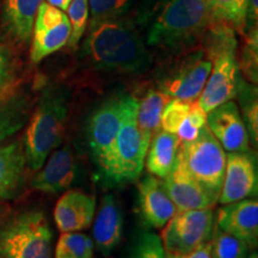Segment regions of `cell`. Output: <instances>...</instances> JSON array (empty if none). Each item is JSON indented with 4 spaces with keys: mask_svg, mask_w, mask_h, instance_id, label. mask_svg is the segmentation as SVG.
<instances>
[{
    "mask_svg": "<svg viewBox=\"0 0 258 258\" xmlns=\"http://www.w3.org/2000/svg\"><path fill=\"white\" fill-rule=\"evenodd\" d=\"M135 102L137 98L134 96L118 93L106 98L92 111L86 124V143L96 164L108 152L128 109Z\"/></svg>",
    "mask_w": 258,
    "mask_h": 258,
    "instance_id": "10",
    "label": "cell"
},
{
    "mask_svg": "<svg viewBox=\"0 0 258 258\" xmlns=\"http://www.w3.org/2000/svg\"><path fill=\"white\" fill-rule=\"evenodd\" d=\"M69 120V101L62 89H43L23 141L29 171L40 170L48 156L62 143Z\"/></svg>",
    "mask_w": 258,
    "mask_h": 258,
    "instance_id": "4",
    "label": "cell"
},
{
    "mask_svg": "<svg viewBox=\"0 0 258 258\" xmlns=\"http://www.w3.org/2000/svg\"><path fill=\"white\" fill-rule=\"evenodd\" d=\"M163 182L177 211L213 208L218 202L188 172L179 152L172 171Z\"/></svg>",
    "mask_w": 258,
    "mask_h": 258,
    "instance_id": "16",
    "label": "cell"
},
{
    "mask_svg": "<svg viewBox=\"0 0 258 258\" xmlns=\"http://www.w3.org/2000/svg\"><path fill=\"white\" fill-rule=\"evenodd\" d=\"M70 35L71 24L67 15L48 3H42L32 29L30 50L32 62H41L50 54L63 48L69 43Z\"/></svg>",
    "mask_w": 258,
    "mask_h": 258,
    "instance_id": "11",
    "label": "cell"
},
{
    "mask_svg": "<svg viewBox=\"0 0 258 258\" xmlns=\"http://www.w3.org/2000/svg\"><path fill=\"white\" fill-rule=\"evenodd\" d=\"M28 170L23 141L0 144V200L17 199L23 192Z\"/></svg>",
    "mask_w": 258,
    "mask_h": 258,
    "instance_id": "19",
    "label": "cell"
},
{
    "mask_svg": "<svg viewBox=\"0 0 258 258\" xmlns=\"http://www.w3.org/2000/svg\"><path fill=\"white\" fill-rule=\"evenodd\" d=\"M170 99L169 96L158 89H148L140 98H137V123L147 145L160 129L161 114Z\"/></svg>",
    "mask_w": 258,
    "mask_h": 258,
    "instance_id": "24",
    "label": "cell"
},
{
    "mask_svg": "<svg viewBox=\"0 0 258 258\" xmlns=\"http://www.w3.org/2000/svg\"><path fill=\"white\" fill-rule=\"evenodd\" d=\"M239 63V70L243 71L244 76L249 83L257 84L258 79V30L245 31V43L243 54Z\"/></svg>",
    "mask_w": 258,
    "mask_h": 258,
    "instance_id": "32",
    "label": "cell"
},
{
    "mask_svg": "<svg viewBox=\"0 0 258 258\" xmlns=\"http://www.w3.org/2000/svg\"><path fill=\"white\" fill-rule=\"evenodd\" d=\"M138 191L139 206L145 222L153 228H163L177 212L163 179L147 173L139 182Z\"/></svg>",
    "mask_w": 258,
    "mask_h": 258,
    "instance_id": "17",
    "label": "cell"
},
{
    "mask_svg": "<svg viewBox=\"0 0 258 258\" xmlns=\"http://www.w3.org/2000/svg\"><path fill=\"white\" fill-rule=\"evenodd\" d=\"M95 213V196L71 190L57 200L54 220L60 232H80L91 226Z\"/></svg>",
    "mask_w": 258,
    "mask_h": 258,
    "instance_id": "18",
    "label": "cell"
},
{
    "mask_svg": "<svg viewBox=\"0 0 258 258\" xmlns=\"http://www.w3.org/2000/svg\"><path fill=\"white\" fill-rule=\"evenodd\" d=\"M209 243L214 258H246L251 251L245 241L221 231L217 226H214Z\"/></svg>",
    "mask_w": 258,
    "mask_h": 258,
    "instance_id": "28",
    "label": "cell"
},
{
    "mask_svg": "<svg viewBox=\"0 0 258 258\" xmlns=\"http://www.w3.org/2000/svg\"><path fill=\"white\" fill-rule=\"evenodd\" d=\"M213 16L233 28L243 29L247 0H206Z\"/></svg>",
    "mask_w": 258,
    "mask_h": 258,
    "instance_id": "29",
    "label": "cell"
},
{
    "mask_svg": "<svg viewBox=\"0 0 258 258\" xmlns=\"http://www.w3.org/2000/svg\"><path fill=\"white\" fill-rule=\"evenodd\" d=\"M167 258H214L212 253V247L211 243H206L200 245V246L196 247V249L190 250L188 252L183 253H167Z\"/></svg>",
    "mask_w": 258,
    "mask_h": 258,
    "instance_id": "36",
    "label": "cell"
},
{
    "mask_svg": "<svg viewBox=\"0 0 258 258\" xmlns=\"http://www.w3.org/2000/svg\"><path fill=\"white\" fill-rule=\"evenodd\" d=\"M137 108L138 102H135L128 109L111 146L97 164L99 177L110 186L135 182L143 172L148 145L138 127Z\"/></svg>",
    "mask_w": 258,
    "mask_h": 258,
    "instance_id": "5",
    "label": "cell"
},
{
    "mask_svg": "<svg viewBox=\"0 0 258 258\" xmlns=\"http://www.w3.org/2000/svg\"><path fill=\"white\" fill-rule=\"evenodd\" d=\"M80 56L99 72L137 76L150 70L152 56L138 29L125 19H111L88 28Z\"/></svg>",
    "mask_w": 258,
    "mask_h": 258,
    "instance_id": "1",
    "label": "cell"
},
{
    "mask_svg": "<svg viewBox=\"0 0 258 258\" xmlns=\"http://www.w3.org/2000/svg\"><path fill=\"white\" fill-rule=\"evenodd\" d=\"M43 0H4L3 19L6 30L19 43L30 40L37 10Z\"/></svg>",
    "mask_w": 258,
    "mask_h": 258,
    "instance_id": "23",
    "label": "cell"
},
{
    "mask_svg": "<svg viewBox=\"0 0 258 258\" xmlns=\"http://www.w3.org/2000/svg\"><path fill=\"white\" fill-rule=\"evenodd\" d=\"M207 124V112L200 108L198 102L194 103L191 110L186 115V117L182 121L177 129L176 134L179 138L180 143L191 141L198 137L200 131Z\"/></svg>",
    "mask_w": 258,
    "mask_h": 258,
    "instance_id": "34",
    "label": "cell"
},
{
    "mask_svg": "<svg viewBox=\"0 0 258 258\" xmlns=\"http://www.w3.org/2000/svg\"><path fill=\"white\" fill-rule=\"evenodd\" d=\"M206 0H169L147 34V44L173 54L191 50L205 41L214 23Z\"/></svg>",
    "mask_w": 258,
    "mask_h": 258,
    "instance_id": "2",
    "label": "cell"
},
{
    "mask_svg": "<svg viewBox=\"0 0 258 258\" xmlns=\"http://www.w3.org/2000/svg\"><path fill=\"white\" fill-rule=\"evenodd\" d=\"M214 225L243 240L251 250L258 243V202L256 199H244L240 201L222 205L214 218Z\"/></svg>",
    "mask_w": 258,
    "mask_h": 258,
    "instance_id": "15",
    "label": "cell"
},
{
    "mask_svg": "<svg viewBox=\"0 0 258 258\" xmlns=\"http://www.w3.org/2000/svg\"><path fill=\"white\" fill-rule=\"evenodd\" d=\"M237 97H239L241 110H243L244 123L246 125L247 133L250 140H252L254 145L258 141V99H257V88L253 84L247 83L240 79L238 86Z\"/></svg>",
    "mask_w": 258,
    "mask_h": 258,
    "instance_id": "26",
    "label": "cell"
},
{
    "mask_svg": "<svg viewBox=\"0 0 258 258\" xmlns=\"http://www.w3.org/2000/svg\"><path fill=\"white\" fill-rule=\"evenodd\" d=\"M95 243L82 232H62L57 240L54 258H93Z\"/></svg>",
    "mask_w": 258,
    "mask_h": 258,
    "instance_id": "25",
    "label": "cell"
},
{
    "mask_svg": "<svg viewBox=\"0 0 258 258\" xmlns=\"http://www.w3.org/2000/svg\"><path fill=\"white\" fill-rule=\"evenodd\" d=\"M72 0H47L48 4H50L54 8L61 10V11H67L69 6Z\"/></svg>",
    "mask_w": 258,
    "mask_h": 258,
    "instance_id": "38",
    "label": "cell"
},
{
    "mask_svg": "<svg viewBox=\"0 0 258 258\" xmlns=\"http://www.w3.org/2000/svg\"><path fill=\"white\" fill-rule=\"evenodd\" d=\"M258 22V0H247L245 9L244 29L245 31L257 29Z\"/></svg>",
    "mask_w": 258,
    "mask_h": 258,
    "instance_id": "37",
    "label": "cell"
},
{
    "mask_svg": "<svg viewBox=\"0 0 258 258\" xmlns=\"http://www.w3.org/2000/svg\"><path fill=\"white\" fill-rule=\"evenodd\" d=\"M207 127L228 152H250V138L240 110L228 101L207 112Z\"/></svg>",
    "mask_w": 258,
    "mask_h": 258,
    "instance_id": "13",
    "label": "cell"
},
{
    "mask_svg": "<svg viewBox=\"0 0 258 258\" xmlns=\"http://www.w3.org/2000/svg\"><path fill=\"white\" fill-rule=\"evenodd\" d=\"M258 176L250 152H230L226 157L224 180L218 202L221 205L257 196Z\"/></svg>",
    "mask_w": 258,
    "mask_h": 258,
    "instance_id": "12",
    "label": "cell"
},
{
    "mask_svg": "<svg viewBox=\"0 0 258 258\" xmlns=\"http://www.w3.org/2000/svg\"><path fill=\"white\" fill-rule=\"evenodd\" d=\"M179 55L158 74V90L170 98L196 101L211 73L212 61L203 49L189 50Z\"/></svg>",
    "mask_w": 258,
    "mask_h": 258,
    "instance_id": "8",
    "label": "cell"
},
{
    "mask_svg": "<svg viewBox=\"0 0 258 258\" xmlns=\"http://www.w3.org/2000/svg\"><path fill=\"white\" fill-rule=\"evenodd\" d=\"M129 258H167L159 235L153 232H140L133 241Z\"/></svg>",
    "mask_w": 258,
    "mask_h": 258,
    "instance_id": "31",
    "label": "cell"
},
{
    "mask_svg": "<svg viewBox=\"0 0 258 258\" xmlns=\"http://www.w3.org/2000/svg\"><path fill=\"white\" fill-rule=\"evenodd\" d=\"M214 226L213 208L177 211L164 226L160 235L165 252H188L208 243Z\"/></svg>",
    "mask_w": 258,
    "mask_h": 258,
    "instance_id": "9",
    "label": "cell"
},
{
    "mask_svg": "<svg viewBox=\"0 0 258 258\" xmlns=\"http://www.w3.org/2000/svg\"><path fill=\"white\" fill-rule=\"evenodd\" d=\"M179 156L190 175L218 201L224 180L227 154L211 133L207 124L200 131L196 139L180 143Z\"/></svg>",
    "mask_w": 258,
    "mask_h": 258,
    "instance_id": "7",
    "label": "cell"
},
{
    "mask_svg": "<svg viewBox=\"0 0 258 258\" xmlns=\"http://www.w3.org/2000/svg\"><path fill=\"white\" fill-rule=\"evenodd\" d=\"M29 117L28 96L11 85L0 92V144L18 133Z\"/></svg>",
    "mask_w": 258,
    "mask_h": 258,
    "instance_id": "22",
    "label": "cell"
},
{
    "mask_svg": "<svg viewBox=\"0 0 258 258\" xmlns=\"http://www.w3.org/2000/svg\"><path fill=\"white\" fill-rule=\"evenodd\" d=\"M53 237L43 212H18L0 224V258H54Z\"/></svg>",
    "mask_w": 258,
    "mask_h": 258,
    "instance_id": "6",
    "label": "cell"
},
{
    "mask_svg": "<svg viewBox=\"0 0 258 258\" xmlns=\"http://www.w3.org/2000/svg\"><path fill=\"white\" fill-rule=\"evenodd\" d=\"M203 43V50L212 61V70L196 102L203 111L209 112L237 97L241 77L237 59V38L231 24L215 19Z\"/></svg>",
    "mask_w": 258,
    "mask_h": 258,
    "instance_id": "3",
    "label": "cell"
},
{
    "mask_svg": "<svg viewBox=\"0 0 258 258\" xmlns=\"http://www.w3.org/2000/svg\"><path fill=\"white\" fill-rule=\"evenodd\" d=\"M78 175V163L70 146L50 153L40 170L31 178L30 185L36 191L55 195L72 185Z\"/></svg>",
    "mask_w": 258,
    "mask_h": 258,
    "instance_id": "14",
    "label": "cell"
},
{
    "mask_svg": "<svg viewBox=\"0 0 258 258\" xmlns=\"http://www.w3.org/2000/svg\"><path fill=\"white\" fill-rule=\"evenodd\" d=\"M195 101H183V99L171 98L164 108L161 114L160 128L169 133L176 134L182 121L191 110Z\"/></svg>",
    "mask_w": 258,
    "mask_h": 258,
    "instance_id": "33",
    "label": "cell"
},
{
    "mask_svg": "<svg viewBox=\"0 0 258 258\" xmlns=\"http://www.w3.org/2000/svg\"><path fill=\"white\" fill-rule=\"evenodd\" d=\"M67 12H69L67 17L71 24V35L67 44L70 48H76L88 28L89 2L88 0H72Z\"/></svg>",
    "mask_w": 258,
    "mask_h": 258,
    "instance_id": "30",
    "label": "cell"
},
{
    "mask_svg": "<svg viewBox=\"0 0 258 258\" xmlns=\"http://www.w3.org/2000/svg\"><path fill=\"white\" fill-rule=\"evenodd\" d=\"M92 234L97 250L104 256H109L120 244L123 234V213L115 196L105 195L102 199L93 221Z\"/></svg>",
    "mask_w": 258,
    "mask_h": 258,
    "instance_id": "20",
    "label": "cell"
},
{
    "mask_svg": "<svg viewBox=\"0 0 258 258\" xmlns=\"http://www.w3.org/2000/svg\"><path fill=\"white\" fill-rule=\"evenodd\" d=\"M246 258H258V254H257L256 251L251 250L250 252H249V254H247V256H246Z\"/></svg>",
    "mask_w": 258,
    "mask_h": 258,
    "instance_id": "39",
    "label": "cell"
},
{
    "mask_svg": "<svg viewBox=\"0 0 258 258\" xmlns=\"http://www.w3.org/2000/svg\"><path fill=\"white\" fill-rule=\"evenodd\" d=\"M180 140L177 134L159 129L151 139L145 159L147 172L165 178L175 166L178 157Z\"/></svg>",
    "mask_w": 258,
    "mask_h": 258,
    "instance_id": "21",
    "label": "cell"
},
{
    "mask_svg": "<svg viewBox=\"0 0 258 258\" xmlns=\"http://www.w3.org/2000/svg\"><path fill=\"white\" fill-rule=\"evenodd\" d=\"M88 2L90 15L88 28H92L105 21L122 18L131 11L134 4V0H88Z\"/></svg>",
    "mask_w": 258,
    "mask_h": 258,
    "instance_id": "27",
    "label": "cell"
},
{
    "mask_svg": "<svg viewBox=\"0 0 258 258\" xmlns=\"http://www.w3.org/2000/svg\"><path fill=\"white\" fill-rule=\"evenodd\" d=\"M14 76V61L10 50L0 43V92L9 88Z\"/></svg>",
    "mask_w": 258,
    "mask_h": 258,
    "instance_id": "35",
    "label": "cell"
}]
</instances>
